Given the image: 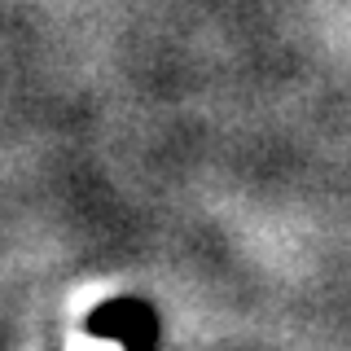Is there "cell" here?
<instances>
[{
    "label": "cell",
    "instance_id": "1",
    "mask_svg": "<svg viewBox=\"0 0 351 351\" xmlns=\"http://www.w3.org/2000/svg\"><path fill=\"white\" fill-rule=\"evenodd\" d=\"M128 347L132 351H149V334L145 338H141V334H128Z\"/></svg>",
    "mask_w": 351,
    "mask_h": 351
}]
</instances>
